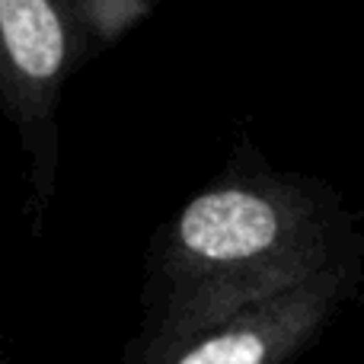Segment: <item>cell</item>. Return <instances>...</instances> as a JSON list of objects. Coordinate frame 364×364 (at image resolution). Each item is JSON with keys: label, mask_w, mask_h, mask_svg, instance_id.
Masks as SVG:
<instances>
[{"label": "cell", "mask_w": 364, "mask_h": 364, "mask_svg": "<svg viewBox=\"0 0 364 364\" xmlns=\"http://www.w3.org/2000/svg\"><path fill=\"white\" fill-rule=\"evenodd\" d=\"M87 55L70 0H0V109L29 154L38 208L55 192L64 83Z\"/></svg>", "instance_id": "2"}, {"label": "cell", "mask_w": 364, "mask_h": 364, "mask_svg": "<svg viewBox=\"0 0 364 364\" xmlns=\"http://www.w3.org/2000/svg\"><path fill=\"white\" fill-rule=\"evenodd\" d=\"M77 23L87 36L90 55L106 51L119 38H125L134 26H141L157 6L151 0H70Z\"/></svg>", "instance_id": "4"}, {"label": "cell", "mask_w": 364, "mask_h": 364, "mask_svg": "<svg viewBox=\"0 0 364 364\" xmlns=\"http://www.w3.org/2000/svg\"><path fill=\"white\" fill-rule=\"evenodd\" d=\"M358 262L364 233L333 186L233 166L154 233L134 346L205 329Z\"/></svg>", "instance_id": "1"}, {"label": "cell", "mask_w": 364, "mask_h": 364, "mask_svg": "<svg viewBox=\"0 0 364 364\" xmlns=\"http://www.w3.org/2000/svg\"><path fill=\"white\" fill-rule=\"evenodd\" d=\"M361 282L364 262L326 272L205 329L157 346H132L128 364H291L358 297Z\"/></svg>", "instance_id": "3"}]
</instances>
